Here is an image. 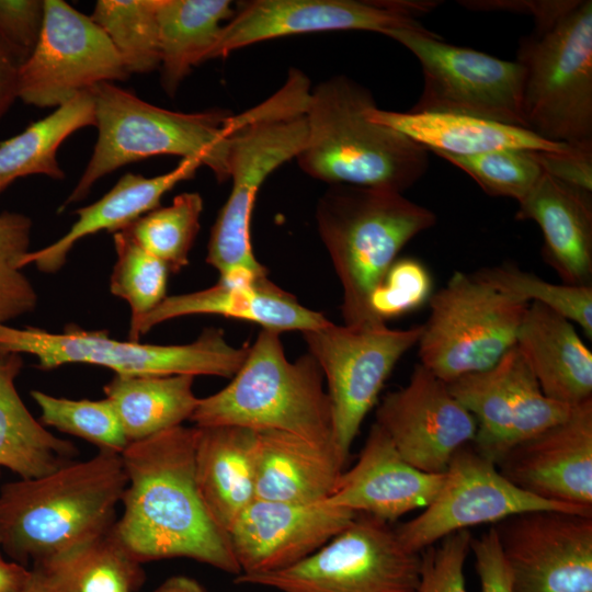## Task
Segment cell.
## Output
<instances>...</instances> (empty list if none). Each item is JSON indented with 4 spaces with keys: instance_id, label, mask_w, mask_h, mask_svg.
<instances>
[{
    "instance_id": "obj_11",
    "label": "cell",
    "mask_w": 592,
    "mask_h": 592,
    "mask_svg": "<svg viewBox=\"0 0 592 592\" xmlns=\"http://www.w3.org/2000/svg\"><path fill=\"white\" fill-rule=\"evenodd\" d=\"M421 553L408 549L388 522L367 514L318 550L274 572L235 577L277 592H415Z\"/></svg>"
},
{
    "instance_id": "obj_12",
    "label": "cell",
    "mask_w": 592,
    "mask_h": 592,
    "mask_svg": "<svg viewBox=\"0 0 592 592\" xmlns=\"http://www.w3.org/2000/svg\"><path fill=\"white\" fill-rule=\"evenodd\" d=\"M385 35L413 54L422 69V92L409 111L452 113L526 128L524 71L517 61L445 43L426 29H398Z\"/></svg>"
},
{
    "instance_id": "obj_21",
    "label": "cell",
    "mask_w": 592,
    "mask_h": 592,
    "mask_svg": "<svg viewBox=\"0 0 592 592\" xmlns=\"http://www.w3.org/2000/svg\"><path fill=\"white\" fill-rule=\"evenodd\" d=\"M443 479L444 474L424 473L410 465L386 432L374 423L356 463L340 474L326 500L389 523L428 506Z\"/></svg>"
},
{
    "instance_id": "obj_13",
    "label": "cell",
    "mask_w": 592,
    "mask_h": 592,
    "mask_svg": "<svg viewBox=\"0 0 592 592\" xmlns=\"http://www.w3.org/2000/svg\"><path fill=\"white\" fill-rule=\"evenodd\" d=\"M421 326L408 329L327 325L303 332L323 373L334 448L345 464L366 414L400 357L418 344Z\"/></svg>"
},
{
    "instance_id": "obj_28",
    "label": "cell",
    "mask_w": 592,
    "mask_h": 592,
    "mask_svg": "<svg viewBox=\"0 0 592 592\" xmlns=\"http://www.w3.org/2000/svg\"><path fill=\"white\" fill-rule=\"evenodd\" d=\"M335 451L293 434L257 431V499L314 503L329 498L343 471Z\"/></svg>"
},
{
    "instance_id": "obj_41",
    "label": "cell",
    "mask_w": 592,
    "mask_h": 592,
    "mask_svg": "<svg viewBox=\"0 0 592 592\" xmlns=\"http://www.w3.org/2000/svg\"><path fill=\"white\" fill-rule=\"evenodd\" d=\"M32 220L24 214H0V325L32 312L37 305L21 260L30 251Z\"/></svg>"
},
{
    "instance_id": "obj_18",
    "label": "cell",
    "mask_w": 592,
    "mask_h": 592,
    "mask_svg": "<svg viewBox=\"0 0 592 592\" xmlns=\"http://www.w3.org/2000/svg\"><path fill=\"white\" fill-rule=\"evenodd\" d=\"M375 423L403 459L430 474H444L455 452L471 444L477 433L476 420L447 384L420 363L406 386L383 398Z\"/></svg>"
},
{
    "instance_id": "obj_51",
    "label": "cell",
    "mask_w": 592,
    "mask_h": 592,
    "mask_svg": "<svg viewBox=\"0 0 592 592\" xmlns=\"http://www.w3.org/2000/svg\"><path fill=\"white\" fill-rule=\"evenodd\" d=\"M34 570L5 560L0 554V592H23L33 581Z\"/></svg>"
},
{
    "instance_id": "obj_48",
    "label": "cell",
    "mask_w": 592,
    "mask_h": 592,
    "mask_svg": "<svg viewBox=\"0 0 592 592\" xmlns=\"http://www.w3.org/2000/svg\"><path fill=\"white\" fill-rule=\"evenodd\" d=\"M578 0H466L458 1L463 7L476 11H508L532 15L535 26L546 25L571 10Z\"/></svg>"
},
{
    "instance_id": "obj_34",
    "label": "cell",
    "mask_w": 592,
    "mask_h": 592,
    "mask_svg": "<svg viewBox=\"0 0 592 592\" xmlns=\"http://www.w3.org/2000/svg\"><path fill=\"white\" fill-rule=\"evenodd\" d=\"M158 3L159 0H99L90 14L129 75L159 69Z\"/></svg>"
},
{
    "instance_id": "obj_50",
    "label": "cell",
    "mask_w": 592,
    "mask_h": 592,
    "mask_svg": "<svg viewBox=\"0 0 592 592\" xmlns=\"http://www.w3.org/2000/svg\"><path fill=\"white\" fill-rule=\"evenodd\" d=\"M20 62L0 42V118L19 98Z\"/></svg>"
},
{
    "instance_id": "obj_37",
    "label": "cell",
    "mask_w": 592,
    "mask_h": 592,
    "mask_svg": "<svg viewBox=\"0 0 592 592\" xmlns=\"http://www.w3.org/2000/svg\"><path fill=\"white\" fill-rule=\"evenodd\" d=\"M113 241L117 258L111 274L110 291L129 304L133 328L167 297L169 267L124 230L114 232Z\"/></svg>"
},
{
    "instance_id": "obj_4",
    "label": "cell",
    "mask_w": 592,
    "mask_h": 592,
    "mask_svg": "<svg viewBox=\"0 0 592 592\" xmlns=\"http://www.w3.org/2000/svg\"><path fill=\"white\" fill-rule=\"evenodd\" d=\"M320 238L343 288L349 327H376L371 297L400 250L436 223L429 208L380 187L331 184L316 208Z\"/></svg>"
},
{
    "instance_id": "obj_52",
    "label": "cell",
    "mask_w": 592,
    "mask_h": 592,
    "mask_svg": "<svg viewBox=\"0 0 592 592\" xmlns=\"http://www.w3.org/2000/svg\"><path fill=\"white\" fill-rule=\"evenodd\" d=\"M153 592H207L195 579L186 576H173L162 582Z\"/></svg>"
},
{
    "instance_id": "obj_20",
    "label": "cell",
    "mask_w": 592,
    "mask_h": 592,
    "mask_svg": "<svg viewBox=\"0 0 592 592\" xmlns=\"http://www.w3.org/2000/svg\"><path fill=\"white\" fill-rule=\"evenodd\" d=\"M514 486L592 514V399L562 422L510 447L496 463Z\"/></svg>"
},
{
    "instance_id": "obj_36",
    "label": "cell",
    "mask_w": 592,
    "mask_h": 592,
    "mask_svg": "<svg viewBox=\"0 0 592 592\" xmlns=\"http://www.w3.org/2000/svg\"><path fill=\"white\" fill-rule=\"evenodd\" d=\"M474 274L505 296L554 310L592 338V286L550 283L511 264L485 267Z\"/></svg>"
},
{
    "instance_id": "obj_23",
    "label": "cell",
    "mask_w": 592,
    "mask_h": 592,
    "mask_svg": "<svg viewBox=\"0 0 592 592\" xmlns=\"http://www.w3.org/2000/svg\"><path fill=\"white\" fill-rule=\"evenodd\" d=\"M517 220L535 221L543 235V259L563 284L592 286L591 191L547 172L519 203Z\"/></svg>"
},
{
    "instance_id": "obj_15",
    "label": "cell",
    "mask_w": 592,
    "mask_h": 592,
    "mask_svg": "<svg viewBox=\"0 0 592 592\" xmlns=\"http://www.w3.org/2000/svg\"><path fill=\"white\" fill-rule=\"evenodd\" d=\"M441 2L432 0H252L241 3L225 23L207 55L225 58L232 52L282 36L369 31L386 34L398 29H425L418 19Z\"/></svg>"
},
{
    "instance_id": "obj_42",
    "label": "cell",
    "mask_w": 592,
    "mask_h": 592,
    "mask_svg": "<svg viewBox=\"0 0 592 592\" xmlns=\"http://www.w3.org/2000/svg\"><path fill=\"white\" fill-rule=\"evenodd\" d=\"M145 581V572L110 532L83 547L78 556L72 592H134Z\"/></svg>"
},
{
    "instance_id": "obj_14",
    "label": "cell",
    "mask_w": 592,
    "mask_h": 592,
    "mask_svg": "<svg viewBox=\"0 0 592 592\" xmlns=\"http://www.w3.org/2000/svg\"><path fill=\"white\" fill-rule=\"evenodd\" d=\"M128 76L90 15L62 0H44L38 42L19 68V99L37 107H58L95 84Z\"/></svg>"
},
{
    "instance_id": "obj_30",
    "label": "cell",
    "mask_w": 592,
    "mask_h": 592,
    "mask_svg": "<svg viewBox=\"0 0 592 592\" xmlns=\"http://www.w3.org/2000/svg\"><path fill=\"white\" fill-rule=\"evenodd\" d=\"M234 14L228 0H159L160 83L169 96L194 66L206 61Z\"/></svg>"
},
{
    "instance_id": "obj_49",
    "label": "cell",
    "mask_w": 592,
    "mask_h": 592,
    "mask_svg": "<svg viewBox=\"0 0 592 592\" xmlns=\"http://www.w3.org/2000/svg\"><path fill=\"white\" fill-rule=\"evenodd\" d=\"M81 549L33 566L34 579L23 592H72L77 560Z\"/></svg>"
},
{
    "instance_id": "obj_38",
    "label": "cell",
    "mask_w": 592,
    "mask_h": 592,
    "mask_svg": "<svg viewBox=\"0 0 592 592\" xmlns=\"http://www.w3.org/2000/svg\"><path fill=\"white\" fill-rule=\"evenodd\" d=\"M31 396L41 409L43 425L87 440L99 449L122 454L129 444L118 415L107 398L73 400L39 390H32Z\"/></svg>"
},
{
    "instance_id": "obj_22",
    "label": "cell",
    "mask_w": 592,
    "mask_h": 592,
    "mask_svg": "<svg viewBox=\"0 0 592 592\" xmlns=\"http://www.w3.org/2000/svg\"><path fill=\"white\" fill-rule=\"evenodd\" d=\"M189 315H220L255 322L264 329L309 331L327 325L322 314L311 310L274 285L267 277L232 276L194 293L166 297L129 329V340L169 319Z\"/></svg>"
},
{
    "instance_id": "obj_26",
    "label": "cell",
    "mask_w": 592,
    "mask_h": 592,
    "mask_svg": "<svg viewBox=\"0 0 592 592\" xmlns=\"http://www.w3.org/2000/svg\"><path fill=\"white\" fill-rule=\"evenodd\" d=\"M367 116L435 155L471 156L503 149L565 152L574 147L548 141L524 127L452 113L396 112L375 106Z\"/></svg>"
},
{
    "instance_id": "obj_6",
    "label": "cell",
    "mask_w": 592,
    "mask_h": 592,
    "mask_svg": "<svg viewBox=\"0 0 592 592\" xmlns=\"http://www.w3.org/2000/svg\"><path fill=\"white\" fill-rule=\"evenodd\" d=\"M89 90L94 101L98 139L82 175L58 213L82 201L104 175L153 156L196 158L218 182L229 180L235 122L228 110L169 111L113 82H102Z\"/></svg>"
},
{
    "instance_id": "obj_2",
    "label": "cell",
    "mask_w": 592,
    "mask_h": 592,
    "mask_svg": "<svg viewBox=\"0 0 592 592\" xmlns=\"http://www.w3.org/2000/svg\"><path fill=\"white\" fill-rule=\"evenodd\" d=\"M127 485L122 454L99 449L47 475L0 488V547L33 566L62 557L112 530Z\"/></svg>"
},
{
    "instance_id": "obj_24",
    "label": "cell",
    "mask_w": 592,
    "mask_h": 592,
    "mask_svg": "<svg viewBox=\"0 0 592 592\" xmlns=\"http://www.w3.org/2000/svg\"><path fill=\"white\" fill-rule=\"evenodd\" d=\"M515 346L548 398L568 406L592 399V353L570 320L530 304Z\"/></svg>"
},
{
    "instance_id": "obj_45",
    "label": "cell",
    "mask_w": 592,
    "mask_h": 592,
    "mask_svg": "<svg viewBox=\"0 0 592 592\" xmlns=\"http://www.w3.org/2000/svg\"><path fill=\"white\" fill-rule=\"evenodd\" d=\"M43 19L44 0H0V42L20 66L38 42Z\"/></svg>"
},
{
    "instance_id": "obj_47",
    "label": "cell",
    "mask_w": 592,
    "mask_h": 592,
    "mask_svg": "<svg viewBox=\"0 0 592 592\" xmlns=\"http://www.w3.org/2000/svg\"><path fill=\"white\" fill-rule=\"evenodd\" d=\"M543 170L568 184L592 192V147L565 152L536 151Z\"/></svg>"
},
{
    "instance_id": "obj_35",
    "label": "cell",
    "mask_w": 592,
    "mask_h": 592,
    "mask_svg": "<svg viewBox=\"0 0 592 592\" xmlns=\"http://www.w3.org/2000/svg\"><path fill=\"white\" fill-rule=\"evenodd\" d=\"M203 200L198 193H182L166 207L152 209L128 225L126 231L143 249L179 272L200 230Z\"/></svg>"
},
{
    "instance_id": "obj_7",
    "label": "cell",
    "mask_w": 592,
    "mask_h": 592,
    "mask_svg": "<svg viewBox=\"0 0 592 592\" xmlns=\"http://www.w3.org/2000/svg\"><path fill=\"white\" fill-rule=\"evenodd\" d=\"M190 420L198 428L236 425L285 432L335 451L331 406L319 364L310 353L289 362L280 332L271 329L262 328L232 380L200 399Z\"/></svg>"
},
{
    "instance_id": "obj_1",
    "label": "cell",
    "mask_w": 592,
    "mask_h": 592,
    "mask_svg": "<svg viewBox=\"0 0 592 592\" xmlns=\"http://www.w3.org/2000/svg\"><path fill=\"white\" fill-rule=\"evenodd\" d=\"M196 426H175L122 453L127 485L114 532L140 563L189 558L240 573L228 533L209 515L195 479Z\"/></svg>"
},
{
    "instance_id": "obj_8",
    "label": "cell",
    "mask_w": 592,
    "mask_h": 592,
    "mask_svg": "<svg viewBox=\"0 0 592 592\" xmlns=\"http://www.w3.org/2000/svg\"><path fill=\"white\" fill-rule=\"evenodd\" d=\"M526 128L539 137L592 147V1L578 0L559 19L519 44Z\"/></svg>"
},
{
    "instance_id": "obj_29",
    "label": "cell",
    "mask_w": 592,
    "mask_h": 592,
    "mask_svg": "<svg viewBox=\"0 0 592 592\" xmlns=\"http://www.w3.org/2000/svg\"><path fill=\"white\" fill-rule=\"evenodd\" d=\"M22 367L21 354L0 353V468L29 479L73 462L77 448L46 430L27 410L15 386Z\"/></svg>"
},
{
    "instance_id": "obj_10",
    "label": "cell",
    "mask_w": 592,
    "mask_h": 592,
    "mask_svg": "<svg viewBox=\"0 0 592 592\" xmlns=\"http://www.w3.org/2000/svg\"><path fill=\"white\" fill-rule=\"evenodd\" d=\"M428 303L430 315L418 341L420 364L446 384L493 367L515 345L530 305L460 271Z\"/></svg>"
},
{
    "instance_id": "obj_43",
    "label": "cell",
    "mask_w": 592,
    "mask_h": 592,
    "mask_svg": "<svg viewBox=\"0 0 592 592\" xmlns=\"http://www.w3.org/2000/svg\"><path fill=\"white\" fill-rule=\"evenodd\" d=\"M431 295L432 277L424 264L412 258L396 260L373 292L371 310L378 321L386 323L418 309Z\"/></svg>"
},
{
    "instance_id": "obj_33",
    "label": "cell",
    "mask_w": 592,
    "mask_h": 592,
    "mask_svg": "<svg viewBox=\"0 0 592 592\" xmlns=\"http://www.w3.org/2000/svg\"><path fill=\"white\" fill-rule=\"evenodd\" d=\"M451 394L474 417L475 449L494 464L511 447L512 410L504 355L491 368L447 384Z\"/></svg>"
},
{
    "instance_id": "obj_5",
    "label": "cell",
    "mask_w": 592,
    "mask_h": 592,
    "mask_svg": "<svg viewBox=\"0 0 592 592\" xmlns=\"http://www.w3.org/2000/svg\"><path fill=\"white\" fill-rule=\"evenodd\" d=\"M309 93L307 77L291 70L286 84L271 100L235 116L229 148L232 186L212 228L206 255L220 278L267 277L251 243L254 201L265 179L301 150L307 137L304 114Z\"/></svg>"
},
{
    "instance_id": "obj_53",
    "label": "cell",
    "mask_w": 592,
    "mask_h": 592,
    "mask_svg": "<svg viewBox=\"0 0 592 592\" xmlns=\"http://www.w3.org/2000/svg\"><path fill=\"white\" fill-rule=\"evenodd\" d=\"M0 475H1V468H0Z\"/></svg>"
},
{
    "instance_id": "obj_17",
    "label": "cell",
    "mask_w": 592,
    "mask_h": 592,
    "mask_svg": "<svg viewBox=\"0 0 592 592\" xmlns=\"http://www.w3.org/2000/svg\"><path fill=\"white\" fill-rule=\"evenodd\" d=\"M493 526L514 592H592V515L535 510Z\"/></svg>"
},
{
    "instance_id": "obj_3",
    "label": "cell",
    "mask_w": 592,
    "mask_h": 592,
    "mask_svg": "<svg viewBox=\"0 0 592 592\" xmlns=\"http://www.w3.org/2000/svg\"><path fill=\"white\" fill-rule=\"evenodd\" d=\"M372 92L344 75L309 93L307 137L296 156L300 169L331 184L388 189L403 193L429 168V151L403 134L372 122Z\"/></svg>"
},
{
    "instance_id": "obj_31",
    "label": "cell",
    "mask_w": 592,
    "mask_h": 592,
    "mask_svg": "<svg viewBox=\"0 0 592 592\" xmlns=\"http://www.w3.org/2000/svg\"><path fill=\"white\" fill-rule=\"evenodd\" d=\"M194 376L115 375L105 386L129 443L182 425L190 420L200 398L193 392Z\"/></svg>"
},
{
    "instance_id": "obj_32",
    "label": "cell",
    "mask_w": 592,
    "mask_h": 592,
    "mask_svg": "<svg viewBox=\"0 0 592 592\" xmlns=\"http://www.w3.org/2000/svg\"><path fill=\"white\" fill-rule=\"evenodd\" d=\"M94 101L90 90L77 94L54 112L29 125L22 133L0 143V193L19 178L43 174L65 178L57 159L61 144L75 132L95 127Z\"/></svg>"
},
{
    "instance_id": "obj_46",
    "label": "cell",
    "mask_w": 592,
    "mask_h": 592,
    "mask_svg": "<svg viewBox=\"0 0 592 592\" xmlns=\"http://www.w3.org/2000/svg\"><path fill=\"white\" fill-rule=\"evenodd\" d=\"M470 550L475 556L480 592H514L512 574L493 525L480 536L471 538Z\"/></svg>"
},
{
    "instance_id": "obj_27",
    "label": "cell",
    "mask_w": 592,
    "mask_h": 592,
    "mask_svg": "<svg viewBox=\"0 0 592 592\" xmlns=\"http://www.w3.org/2000/svg\"><path fill=\"white\" fill-rule=\"evenodd\" d=\"M196 429V485L209 515L228 533L257 499V431L236 425Z\"/></svg>"
},
{
    "instance_id": "obj_39",
    "label": "cell",
    "mask_w": 592,
    "mask_h": 592,
    "mask_svg": "<svg viewBox=\"0 0 592 592\" xmlns=\"http://www.w3.org/2000/svg\"><path fill=\"white\" fill-rule=\"evenodd\" d=\"M467 173L483 192L522 201L544 170L536 151L503 149L471 156L436 155Z\"/></svg>"
},
{
    "instance_id": "obj_40",
    "label": "cell",
    "mask_w": 592,
    "mask_h": 592,
    "mask_svg": "<svg viewBox=\"0 0 592 592\" xmlns=\"http://www.w3.org/2000/svg\"><path fill=\"white\" fill-rule=\"evenodd\" d=\"M504 358L512 410V447L565 421L576 406L548 398L515 345Z\"/></svg>"
},
{
    "instance_id": "obj_16",
    "label": "cell",
    "mask_w": 592,
    "mask_h": 592,
    "mask_svg": "<svg viewBox=\"0 0 592 592\" xmlns=\"http://www.w3.org/2000/svg\"><path fill=\"white\" fill-rule=\"evenodd\" d=\"M535 510H562L592 515L537 498L514 486L497 465L469 444L452 456L442 486L415 517L396 527L401 543L421 553L443 537L481 524Z\"/></svg>"
},
{
    "instance_id": "obj_9",
    "label": "cell",
    "mask_w": 592,
    "mask_h": 592,
    "mask_svg": "<svg viewBox=\"0 0 592 592\" xmlns=\"http://www.w3.org/2000/svg\"><path fill=\"white\" fill-rule=\"evenodd\" d=\"M249 346L229 344L221 330L206 329L192 343L157 345L119 341L106 330H84L75 325L62 332L0 325V353L31 354L41 369L71 363L111 368L124 376L210 375L232 377Z\"/></svg>"
},
{
    "instance_id": "obj_25",
    "label": "cell",
    "mask_w": 592,
    "mask_h": 592,
    "mask_svg": "<svg viewBox=\"0 0 592 592\" xmlns=\"http://www.w3.org/2000/svg\"><path fill=\"white\" fill-rule=\"evenodd\" d=\"M202 166L196 158H185L171 171L157 177L125 173L100 200L76 210L78 219L62 237L45 248L29 251L21 260V267L34 264L45 273L59 271L79 240L101 230L114 234L125 229L160 207L162 196L178 183L192 179Z\"/></svg>"
},
{
    "instance_id": "obj_19",
    "label": "cell",
    "mask_w": 592,
    "mask_h": 592,
    "mask_svg": "<svg viewBox=\"0 0 592 592\" xmlns=\"http://www.w3.org/2000/svg\"><path fill=\"white\" fill-rule=\"evenodd\" d=\"M355 516L353 511L327 500L291 503L255 499L228 531L240 569L238 576L274 572L297 563L328 543Z\"/></svg>"
},
{
    "instance_id": "obj_44",
    "label": "cell",
    "mask_w": 592,
    "mask_h": 592,
    "mask_svg": "<svg viewBox=\"0 0 592 592\" xmlns=\"http://www.w3.org/2000/svg\"><path fill=\"white\" fill-rule=\"evenodd\" d=\"M471 538L468 530L458 531L423 549L415 592H468L464 567Z\"/></svg>"
}]
</instances>
